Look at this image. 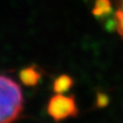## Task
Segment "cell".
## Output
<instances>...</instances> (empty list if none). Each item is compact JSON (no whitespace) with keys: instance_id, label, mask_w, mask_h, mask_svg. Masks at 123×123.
Listing matches in <instances>:
<instances>
[{"instance_id":"obj_7","label":"cell","mask_w":123,"mask_h":123,"mask_svg":"<svg viewBox=\"0 0 123 123\" xmlns=\"http://www.w3.org/2000/svg\"><path fill=\"white\" fill-rule=\"evenodd\" d=\"M110 98L104 92H99L96 96V107L97 108H105L109 105Z\"/></svg>"},{"instance_id":"obj_5","label":"cell","mask_w":123,"mask_h":123,"mask_svg":"<svg viewBox=\"0 0 123 123\" xmlns=\"http://www.w3.org/2000/svg\"><path fill=\"white\" fill-rule=\"evenodd\" d=\"M112 13V7L111 0H96L92 14L98 19H104Z\"/></svg>"},{"instance_id":"obj_2","label":"cell","mask_w":123,"mask_h":123,"mask_svg":"<svg viewBox=\"0 0 123 123\" xmlns=\"http://www.w3.org/2000/svg\"><path fill=\"white\" fill-rule=\"evenodd\" d=\"M48 113L55 121L76 117L79 114L78 106L73 95L55 94L48 104Z\"/></svg>"},{"instance_id":"obj_4","label":"cell","mask_w":123,"mask_h":123,"mask_svg":"<svg viewBox=\"0 0 123 123\" xmlns=\"http://www.w3.org/2000/svg\"><path fill=\"white\" fill-rule=\"evenodd\" d=\"M74 85V80L71 76L63 74L56 78L52 84V90L55 94H65Z\"/></svg>"},{"instance_id":"obj_6","label":"cell","mask_w":123,"mask_h":123,"mask_svg":"<svg viewBox=\"0 0 123 123\" xmlns=\"http://www.w3.org/2000/svg\"><path fill=\"white\" fill-rule=\"evenodd\" d=\"M116 30L123 39V0H116V11L114 13Z\"/></svg>"},{"instance_id":"obj_1","label":"cell","mask_w":123,"mask_h":123,"mask_svg":"<svg viewBox=\"0 0 123 123\" xmlns=\"http://www.w3.org/2000/svg\"><path fill=\"white\" fill-rule=\"evenodd\" d=\"M23 104L22 90L18 82L0 75V123L18 119L23 110Z\"/></svg>"},{"instance_id":"obj_3","label":"cell","mask_w":123,"mask_h":123,"mask_svg":"<svg viewBox=\"0 0 123 123\" xmlns=\"http://www.w3.org/2000/svg\"><path fill=\"white\" fill-rule=\"evenodd\" d=\"M18 77L22 84L26 86H35L42 79V72L37 66L31 65L23 68L19 72Z\"/></svg>"}]
</instances>
